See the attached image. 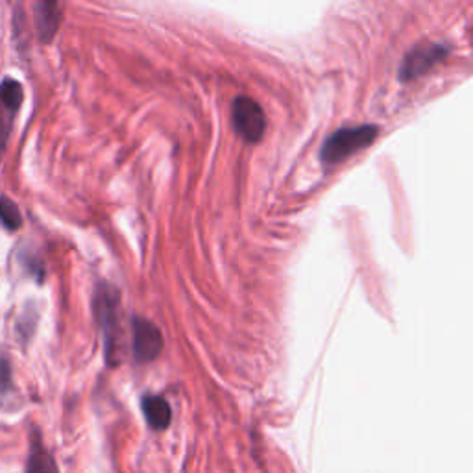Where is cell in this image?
I'll list each match as a JSON object with an SVG mask.
<instances>
[{
    "label": "cell",
    "instance_id": "cell-1",
    "mask_svg": "<svg viewBox=\"0 0 473 473\" xmlns=\"http://www.w3.org/2000/svg\"><path fill=\"white\" fill-rule=\"evenodd\" d=\"M379 128L374 124H362L337 130L333 135L325 139L320 158L327 165H335L344 161L346 158L368 149L377 139Z\"/></svg>",
    "mask_w": 473,
    "mask_h": 473
},
{
    "label": "cell",
    "instance_id": "cell-2",
    "mask_svg": "<svg viewBox=\"0 0 473 473\" xmlns=\"http://www.w3.org/2000/svg\"><path fill=\"white\" fill-rule=\"evenodd\" d=\"M119 293L117 288L100 283L95 295V314L102 327L104 341H105V355L107 360L112 362L115 351V337L119 332Z\"/></svg>",
    "mask_w": 473,
    "mask_h": 473
},
{
    "label": "cell",
    "instance_id": "cell-3",
    "mask_svg": "<svg viewBox=\"0 0 473 473\" xmlns=\"http://www.w3.org/2000/svg\"><path fill=\"white\" fill-rule=\"evenodd\" d=\"M232 119L235 132L248 142L263 139L267 130V117L263 107L250 96H237L232 107Z\"/></svg>",
    "mask_w": 473,
    "mask_h": 473
},
{
    "label": "cell",
    "instance_id": "cell-4",
    "mask_svg": "<svg viewBox=\"0 0 473 473\" xmlns=\"http://www.w3.org/2000/svg\"><path fill=\"white\" fill-rule=\"evenodd\" d=\"M23 98L24 91L17 80L6 78L0 84V158H3L6 150L10 133L15 124V117L23 105Z\"/></svg>",
    "mask_w": 473,
    "mask_h": 473
},
{
    "label": "cell",
    "instance_id": "cell-5",
    "mask_svg": "<svg viewBox=\"0 0 473 473\" xmlns=\"http://www.w3.org/2000/svg\"><path fill=\"white\" fill-rule=\"evenodd\" d=\"M446 56H448V49L444 45H439V43L414 47L405 56L402 68H399V78H402L404 82H411L414 78H420L436 63H441Z\"/></svg>",
    "mask_w": 473,
    "mask_h": 473
},
{
    "label": "cell",
    "instance_id": "cell-6",
    "mask_svg": "<svg viewBox=\"0 0 473 473\" xmlns=\"http://www.w3.org/2000/svg\"><path fill=\"white\" fill-rule=\"evenodd\" d=\"M163 350V337L158 327L144 320L133 318V355L141 362L154 360Z\"/></svg>",
    "mask_w": 473,
    "mask_h": 473
},
{
    "label": "cell",
    "instance_id": "cell-7",
    "mask_svg": "<svg viewBox=\"0 0 473 473\" xmlns=\"http://www.w3.org/2000/svg\"><path fill=\"white\" fill-rule=\"evenodd\" d=\"M142 414L147 418V423L156 429V431H163L170 425L172 420V411L170 405L165 397L161 396H144L142 402Z\"/></svg>",
    "mask_w": 473,
    "mask_h": 473
},
{
    "label": "cell",
    "instance_id": "cell-8",
    "mask_svg": "<svg viewBox=\"0 0 473 473\" xmlns=\"http://www.w3.org/2000/svg\"><path fill=\"white\" fill-rule=\"evenodd\" d=\"M24 473H59L54 457L50 451L43 446L41 439L38 434L32 439V448H30V457L26 462Z\"/></svg>",
    "mask_w": 473,
    "mask_h": 473
},
{
    "label": "cell",
    "instance_id": "cell-9",
    "mask_svg": "<svg viewBox=\"0 0 473 473\" xmlns=\"http://www.w3.org/2000/svg\"><path fill=\"white\" fill-rule=\"evenodd\" d=\"M35 24L43 41H50L59 24V6L56 3H38L35 5Z\"/></svg>",
    "mask_w": 473,
    "mask_h": 473
},
{
    "label": "cell",
    "instance_id": "cell-10",
    "mask_svg": "<svg viewBox=\"0 0 473 473\" xmlns=\"http://www.w3.org/2000/svg\"><path fill=\"white\" fill-rule=\"evenodd\" d=\"M0 223L10 232H17L23 226V216L17 204L6 196L0 198Z\"/></svg>",
    "mask_w": 473,
    "mask_h": 473
},
{
    "label": "cell",
    "instance_id": "cell-11",
    "mask_svg": "<svg viewBox=\"0 0 473 473\" xmlns=\"http://www.w3.org/2000/svg\"><path fill=\"white\" fill-rule=\"evenodd\" d=\"M10 365L8 360L0 359V392H6L10 388Z\"/></svg>",
    "mask_w": 473,
    "mask_h": 473
}]
</instances>
